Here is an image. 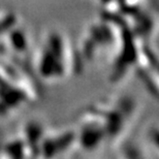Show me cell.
<instances>
[{
  "mask_svg": "<svg viewBox=\"0 0 159 159\" xmlns=\"http://www.w3.org/2000/svg\"><path fill=\"white\" fill-rule=\"evenodd\" d=\"M136 103L130 97H116L85 109L78 118V146L86 150L100 144H122L135 121Z\"/></svg>",
  "mask_w": 159,
  "mask_h": 159,
  "instance_id": "obj_1",
  "label": "cell"
},
{
  "mask_svg": "<svg viewBox=\"0 0 159 159\" xmlns=\"http://www.w3.org/2000/svg\"><path fill=\"white\" fill-rule=\"evenodd\" d=\"M81 68V57L69 43L66 36L57 31H51L41 39L39 51L34 53L35 78L44 83H57L75 75Z\"/></svg>",
  "mask_w": 159,
  "mask_h": 159,
  "instance_id": "obj_2",
  "label": "cell"
},
{
  "mask_svg": "<svg viewBox=\"0 0 159 159\" xmlns=\"http://www.w3.org/2000/svg\"><path fill=\"white\" fill-rule=\"evenodd\" d=\"M19 22V19L15 12L8 9H0V35L5 34L7 30L14 28Z\"/></svg>",
  "mask_w": 159,
  "mask_h": 159,
  "instance_id": "obj_3",
  "label": "cell"
}]
</instances>
